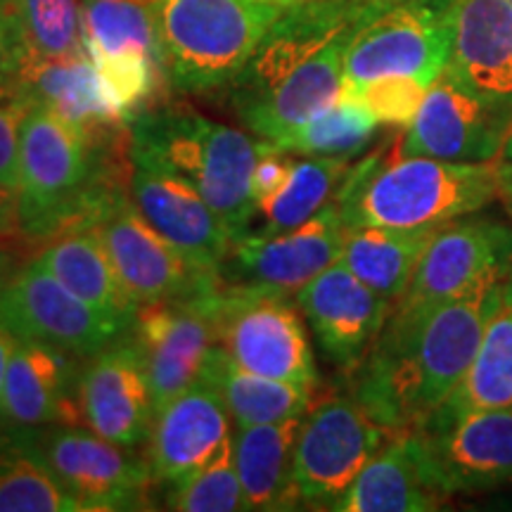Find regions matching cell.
<instances>
[{"label": "cell", "instance_id": "obj_1", "mask_svg": "<svg viewBox=\"0 0 512 512\" xmlns=\"http://www.w3.org/2000/svg\"><path fill=\"white\" fill-rule=\"evenodd\" d=\"M505 266L432 311H389L351 382L354 399L382 427L418 430L463 382L498 304Z\"/></svg>", "mask_w": 512, "mask_h": 512}, {"label": "cell", "instance_id": "obj_2", "mask_svg": "<svg viewBox=\"0 0 512 512\" xmlns=\"http://www.w3.org/2000/svg\"><path fill=\"white\" fill-rule=\"evenodd\" d=\"M496 197V162L401 157L394 138L349 166L335 202L347 228H422L477 214Z\"/></svg>", "mask_w": 512, "mask_h": 512}, {"label": "cell", "instance_id": "obj_3", "mask_svg": "<svg viewBox=\"0 0 512 512\" xmlns=\"http://www.w3.org/2000/svg\"><path fill=\"white\" fill-rule=\"evenodd\" d=\"M266 140L178 105H157L131 121L136 166L181 178L235 235L247 233L256 204L252 171Z\"/></svg>", "mask_w": 512, "mask_h": 512}, {"label": "cell", "instance_id": "obj_4", "mask_svg": "<svg viewBox=\"0 0 512 512\" xmlns=\"http://www.w3.org/2000/svg\"><path fill=\"white\" fill-rule=\"evenodd\" d=\"M285 8L266 0H159L169 86L192 95L228 88Z\"/></svg>", "mask_w": 512, "mask_h": 512}, {"label": "cell", "instance_id": "obj_5", "mask_svg": "<svg viewBox=\"0 0 512 512\" xmlns=\"http://www.w3.org/2000/svg\"><path fill=\"white\" fill-rule=\"evenodd\" d=\"M456 0H387L351 36L344 88L387 76H411L432 86L444 74L453 41Z\"/></svg>", "mask_w": 512, "mask_h": 512}, {"label": "cell", "instance_id": "obj_6", "mask_svg": "<svg viewBox=\"0 0 512 512\" xmlns=\"http://www.w3.org/2000/svg\"><path fill=\"white\" fill-rule=\"evenodd\" d=\"M211 306L219 347L240 368L316 389L318 370L297 299L219 283Z\"/></svg>", "mask_w": 512, "mask_h": 512}, {"label": "cell", "instance_id": "obj_7", "mask_svg": "<svg viewBox=\"0 0 512 512\" xmlns=\"http://www.w3.org/2000/svg\"><path fill=\"white\" fill-rule=\"evenodd\" d=\"M392 437L354 394L330 396L309 408L292 458L299 508L332 510Z\"/></svg>", "mask_w": 512, "mask_h": 512}, {"label": "cell", "instance_id": "obj_8", "mask_svg": "<svg viewBox=\"0 0 512 512\" xmlns=\"http://www.w3.org/2000/svg\"><path fill=\"white\" fill-rule=\"evenodd\" d=\"M22 434L83 512L143 510L155 486L147 456L79 427L50 425Z\"/></svg>", "mask_w": 512, "mask_h": 512}, {"label": "cell", "instance_id": "obj_9", "mask_svg": "<svg viewBox=\"0 0 512 512\" xmlns=\"http://www.w3.org/2000/svg\"><path fill=\"white\" fill-rule=\"evenodd\" d=\"M344 226L337 202L325 204L302 226L283 233H245L233 242L219 268L223 285L252 287L294 297L342 256Z\"/></svg>", "mask_w": 512, "mask_h": 512}, {"label": "cell", "instance_id": "obj_10", "mask_svg": "<svg viewBox=\"0 0 512 512\" xmlns=\"http://www.w3.org/2000/svg\"><path fill=\"white\" fill-rule=\"evenodd\" d=\"M387 0H304L287 5L271 24L242 72L230 81V107L271 93L332 41L361 27Z\"/></svg>", "mask_w": 512, "mask_h": 512}, {"label": "cell", "instance_id": "obj_11", "mask_svg": "<svg viewBox=\"0 0 512 512\" xmlns=\"http://www.w3.org/2000/svg\"><path fill=\"white\" fill-rule=\"evenodd\" d=\"M110 254L121 283L138 304L188 299L214 290L216 275L197 271L133 202L131 190L119 195L91 226Z\"/></svg>", "mask_w": 512, "mask_h": 512}, {"label": "cell", "instance_id": "obj_12", "mask_svg": "<svg viewBox=\"0 0 512 512\" xmlns=\"http://www.w3.org/2000/svg\"><path fill=\"white\" fill-rule=\"evenodd\" d=\"M214 290L138 306L128 335L143 358L155 413L200 380L211 351L219 344L211 306Z\"/></svg>", "mask_w": 512, "mask_h": 512}, {"label": "cell", "instance_id": "obj_13", "mask_svg": "<svg viewBox=\"0 0 512 512\" xmlns=\"http://www.w3.org/2000/svg\"><path fill=\"white\" fill-rule=\"evenodd\" d=\"M0 323L17 339H36L91 358L126 328L105 318L38 261L22 264L0 292Z\"/></svg>", "mask_w": 512, "mask_h": 512}, {"label": "cell", "instance_id": "obj_14", "mask_svg": "<svg viewBox=\"0 0 512 512\" xmlns=\"http://www.w3.org/2000/svg\"><path fill=\"white\" fill-rule=\"evenodd\" d=\"M512 136V114L465 91L441 74L427 91L418 114L396 138L401 157L444 162H498Z\"/></svg>", "mask_w": 512, "mask_h": 512}, {"label": "cell", "instance_id": "obj_15", "mask_svg": "<svg viewBox=\"0 0 512 512\" xmlns=\"http://www.w3.org/2000/svg\"><path fill=\"white\" fill-rule=\"evenodd\" d=\"M512 259V226L503 221H448L422 254L415 275L392 309L406 313L432 311L470 290L484 273Z\"/></svg>", "mask_w": 512, "mask_h": 512}, {"label": "cell", "instance_id": "obj_16", "mask_svg": "<svg viewBox=\"0 0 512 512\" xmlns=\"http://www.w3.org/2000/svg\"><path fill=\"white\" fill-rule=\"evenodd\" d=\"M320 351L342 373H354L380 335L392 302L332 264L294 294Z\"/></svg>", "mask_w": 512, "mask_h": 512}, {"label": "cell", "instance_id": "obj_17", "mask_svg": "<svg viewBox=\"0 0 512 512\" xmlns=\"http://www.w3.org/2000/svg\"><path fill=\"white\" fill-rule=\"evenodd\" d=\"M418 434L427 470L446 496L512 484V406L486 408Z\"/></svg>", "mask_w": 512, "mask_h": 512}, {"label": "cell", "instance_id": "obj_18", "mask_svg": "<svg viewBox=\"0 0 512 512\" xmlns=\"http://www.w3.org/2000/svg\"><path fill=\"white\" fill-rule=\"evenodd\" d=\"M83 427L121 446L138 448L155 422V399L143 358L128 330L91 356L79 380Z\"/></svg>", "mask_w": 512, "mask_h": 512}, {"label": "cell", "instance_id": "obj_19", "mask_svg": "<svg viewBox=\"0 0 512 512\" xmlns=\"http://www.w3.org/2000/svg\"><path fill=\"white\" fill-rule=\"evenodd\" d=\"M86 361L53 344L17 339L5 373L0 420L12 432H34L50 425L83 427L79 380Z\"/></svg>", "mask_w": 512, "mask_h": 512}, {"label": "cell", "instance_id": "obj_20", "mask_svg": "<svg viewBox=\"0 0 512 512\" xmlns=\"http://www.w3.org/2000/svg\"><path fill=\"white\" fill-rule=\"evenodd\" d=\"M233 427L221 394L207 380H197L152 422L147 463L155 484H178L209 467L233 444Z\"/></svg>", "mask_w": 512, "mask_h": 512}, {"label": "cell", "instance_id": "obj_21", "mask_svg": "<svg viewBox=\"0 0 512 512\" xmlns=\"http://www.w3.org/2000/svg\"><path fill=\"white\" fill-rule=\"evenodd\" d=\"M15 83L29 105L48 107L98 150L131 145V124L110 105L88 53L27 60Z\"/></svg>", "mask_w": 512, "mask_h": 512}, {"label": "cell", "instance_id": "obj_22", "mask_svg": "<svg viewBox=\"0 0 512 512\" xmlns=\"http://www.w3.org/2000/svg\"><path fill=\"white\" fill-rule=\"evenodd\" d=\"M131 197L147 221L190 261L197 271L216 275L235 235L204 197L181 178L133 164Z\"/></svg>", "mask_w": 512, "mask_h": 512}, {"label": "cell", "instance_id": "obj_23", "mask_svg": "<svg viewBox=\"0 0 512 512\" xmlns=\"http://www.w3.org/2000/svg\"><path fill=\"white\" fill-rule=\"evenodd\" d=\"M444 74L512 114V0H456Z\"/></svg>", "mask_w": 512, "mask_h": 512}, {"label": "cell", "instance_id": "obj_24", "mask_svg": "<svg viewBox=\"0 0 512 512\" xmlns=\"http://www.w3.org/2000/svg\"><path fill=\"white\" fill-rule=\"evenodd\" d=\"M339 36L323 53H318L297 72L261 98L235 105L233 112L259 140L278 145L294 128L335 105L344 88V55L351 36Z\"/></svg>", "mask_w": 512, "mask_h": 512}, {"label": "cell", "instance_id": "obj_25", "mask_svg": "<svg viewBox=\"0 0 512 512\" xmlns=\"http://www.w3.org/2000/svg\"><path fill=\"white\" fill-rule=\"evenodd\" d=\"M427 470L413 430L394 434L363 467L347 494L332 505L337 512H430L446 501Z\"/></svg>", "mask_w": 512, "mask_h": 512}, {"label": "cell", "instance_id": "obj_26", "mask_svg": "<svg viewBox=\"0 0 512 512\" xmlns=\"http://www.w3.org/2000/svg\"><path fill=\"white\" fill-rule=\"evenodd\" d=\"M512 406V259L503 268L498 304L463 382L418 430H441L465 415Z\"/></svg>", "mask_w": 512, "mask_h": 512}, {"label": "cell", "instance_id": "obj_27", "mask_svg": "<svg viewBox=\"0 0 512 512\" xmlns=\"http://www.w3.org/2000/svg\"><path fill=\"white\" fill-rule=\"evenodd\" d=\"M34 261L102 316L119 323L121 328H131L140 304L121 283L110 254L93 228L64 230L46 240Z\"/></svg>", "mask_w": 512, "mask_h": 512}, {"label": "cell", "instance_id": "obj_28", "mask_svg": "<svg viewBox=\"0 0 512 512\" xmlns=\"http://www.w3.org/2000/svg\"><path fill=\"white\" fill-rule=\"evenodd\" d=\"M304 418L235 427L233 463L247 510L299 508L292 486V458Z\"/></svg>", "mask_w": 512, "mask_h": 512}, {"label": "cell", "instance_id": "obj_29", "mask_svg": "<svg viewBox=\"0 0 512 512\" xmlns=\"http://www.w3.org/2000/svg\"><path fill=\"white\" fill-rule=\"evenodd\" d=\"M441 226L444 223L422 228H347L339 264L347 266L370 290L396 304L411 285L422 254Z\"/></svg>", "mask_w": 512, "mask_h": 512}, {"label": "cell", "instance_id": "obj_30", "mask_svg": "<svg viewBox=\"0 0 512 512\" xmlns=\"http://www.w3.org/2000/svg\"><path fill=\"white\" fill-rule=\"evenodd\" d=\"M200 380H207L221 394L235 427L304 418L313 401V389L249 373L219 344L211 351Z\"/></svg>", "mask_w": 512, "mask_h": 512}, {"label": "cell", "instance_id": "obj_31", "mask_svg": "<svg viewBox=\"0 0 512 512\" xmlns=\"http://www.w3.org/2000/svg\"><path fill=\"white\" fill-rule=\"evenodd\" d=\"M157 5L159 0H81L86 53H143L164 67Z\"/></svg>", "mask_w": 512, "mask_h": 512}, {"label": "cell", "instance_id": "obj_32", "mask_svg": "<svg viewBox=\"0 0 512 512\" xmlns=\"http://www.w3.org/2000/svg\"><path fill=\"white\" fill-rule=\"evenodd\" d=\"M349 166L351 157H304L294 162L283 188L271 200L256 204V211L264 219L261 233H283L309 221L335 200Z\"/></svg>", "mask_w": 512, "mask_h": 512}, {"label": "cell", "instance_id": "obj_33", "mask_svg": "<svg viewBox=\"0 0 512 512\" xmlns=\"http://www.w3.org/2000/svg\"><path fill=\"white\" fill-rule=\"evenodd\" d=\"M0 512H83L22 434L0 446Z\"/></svg>", "mask_w": 512, "mask_h": 512}, {"label": "cell", "instance_id": "obj_34", "mask_svg": "<svg viewBox=\"0 0 512 512\" xmlns=\"http://www.w3.org/2000/svg\"><path fill=\"white\" fill-rule=\"evenodd\" d=\"M27 60H55L86 53L81 0H3Z\"/></svg>", "mask_w": 512, "mask_h": 512}, {"label": "cell", "instance_id": "obj_35", "mask_svg": "<svg viewBox=\"0 0 512 512\" xmlns=\"http://www.w3.org/2000/svg\"><path fill=\"white\" fill-rule=\"evenodd\" d=\"M377 121L366 105L342 93L335 105L294 128L278 145L290 155L304 157H351L373 140Z\"/></svg>", "mask_w": 512, "mask_h": 512}, {"label": "cell", "instance_id": "obj_36", "mask_svg": "<svg viewBox=\"0 0 512 512\" xmlns=\"http://www.w3.org/2000/svg\"><path fill=\"white\" fill-rule=\"evenodd\" d=\"M166 508L181 512H238L247 510L238 470L233 463V444L202 472L171 484L164 498Z\"/></svg>", "mask_w": 512, "mask_h": 512}, {"label": "cell", "instance_id": "obj_37", "mask_svg": "<svg viewBox=\"0 0 512 512\" xmlns=\"http://www.w3.org/2000/svg\"><path fill=\"white\" fill-rule=\"evenodd\" d=\"M430 86L411 76H387L354 91H342L366 105L380 124L411 126Z\"/></svg>", "mask_w": 512, "mask_h": 512}, {"label": "cell", "instance_id": "obj_38", "mask_svg": "<svg viewBox=\"0 0 512 512\" xmlns=\"http://www.w3.org/2000/svg\"><path fill=\"white\" fill-rule=\"evenodd\" d=\"M29 107L17 83H0V185L10 190L19 185V133Z\"/></svg>", "mask_w": 512, "mask_h": 512}, {"label": "cell", "instance_id": "obj_39", "mask_svg": "<svg viewBox=\"0 0 512 512\" xmlns=\"http://www.w3.org/2000/svg\"><path fill=\"white\" fill-rule=\"evenodd\" d=\"M294 159L290 152L280 150L273 143H266L261 150L259 159H256L254 171H252V200L254 204H261L278 192L290 178Z\"/></svg>", "mask_w": 512, "mask_h": 512}, {"label": "cell", "instance_id": "obj_40", "mask_svg": "<svg viewBox=\"0 0 512 512\" xmlns=\"http://www.w3.org/2000/svg\"><path fill=\"white\" fill-rule=\"evenodd\" d=\"M24 64V50L19 46L17 31L12 27L8 8L0 0V83H15Z\"/></svg>", "mask_w": 512, "mask_h": 512}, {"label": "cell", "instance_id": "obj_41", "mask_svg": "<svg viewBox=\"0 0 512 512\" xmlns=\"http://www.w3.org/2000/svg\"><path fill=\"white\" fill-rule=\"evenodd\" d=\"M19 235L22 238V226H19V197L17 190L3 188L0 185V240Z\"/></svg>", "mask_w": 512, "mask_h": 512}, {"label": "cell", "instance_id": "obj_42", "mask_svg": "<svg viewBox=\"0 0 512 512\" xmlns=\"http://www.w3.org/2000/svg\"><path fill=\"white\" fill-rule=\"evenodd\" d=\"M496 185H498V200L512 216V159H501L496 162Z\"/></svg>", "mask_w": 512, "mask_h": 512}, {"label": "cell", "instance_id": "obj_43", "mask_svg": "<svg viewBox=\"0 0 512 512\" xmlns=\"http://www.w3.org/2000/svg\"><path fill=\"white\" fill-rule=\"evenodd\" d=\"M17 347V337L0 323V403H3V384H5V373H8V363L12 351Z\"/></svg>", "mask_w": 512, "mask_h": 512}, {"label": "cell", "instance_id": "obj_44", "mask_svg": "<svg viewBox=\"0 0 512 512\" xmlns=\"http://www.w3.org/2000/svg\"><path fill=\"white\" fill-rule=\"evenodd\" d=\"M19 268H22V261H19L17 252L0 247V292L5 290V285L10 283L12 275H15Z\"/></svg>", "mask_w": 512, "mask_h": 512}, {"label": "cell", "instance_id": "obj_45", "mask_svg": "<svg viewBox=\"0 0 512 512\" xmlns=\"http://www.w3.org/2000/svg\"><path fill=\"white\" fill-rule=\"evenodd\" d=\"M501 159H512V136L508 140V145H505V152H503ZM501 159H498V162H501Z\"/></svg>", "mask_w": 512, "mask_h": 512}, {"label": "cell", "instance_id": "obj_46", "mask_svg": "<svg viewBox=\"0 0 512 512\" xmlns=\"http://www.w3.org/2000/svg\"><path fill=\"white\" fill-rule=\"evenodd\" d=\"M266 3H278V5H294V3H304V0H266Z\"/></svg>", "mask_w": 512, "mask_h": 512}]
</instances>
